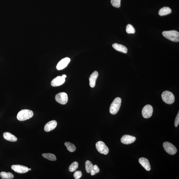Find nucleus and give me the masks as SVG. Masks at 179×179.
I'll return each mask as SVG.
<instances>
[{
    "label": "nucleus",
    "mask_w": 179,
    "mask_h": 179,
    "mask_svg": "<svg viewBox=\"0 0 179 179\" xmlns=\"http://www.w3.org/2000/svg\"><path fill=\"white\" fill-rule=\"evenodd\" d=\"M31 169H29V171H31Z\"/></svg>",
    "instance_id": "30"
},
{
    "label": "nucleus",
    "mask_w": 179,
    "mask_h": 179,
    "mask_svg": "<svg viewBox=\"0 0 179 179\" xmlns=\"http://www.w3.org/2000/svg\"><path fill=\"white\" fill-rule=\"evenodd\" d=\"M55 99L57 102L62 105H65L68 100L67 94L64 92L60 93L55 96Z\"/></svg>",
    "instance_id": "7"
},
{
    "label": "nucleus",
    "mask_w": 179,
    "mask_h": 179,
    "mask_svg": "<svg viewBox=\"0 0 179 179\" xmlns=\"http://www.w3.org/2000/svg\"><path fill=\"white\" fill-rule=\"evenodd\" d=\"M171 13V10L168 7H164L161 8L159 12V15L161 16H163L168 15Z\"/></svg>",
    "instance_id": "18"
},
{
    "label": "nucleus",
    "mask_w": 179,
    "mask_h": 179,
    "mask_svg": "<svg viewBox=\"0 0 179 179\" xmlns=\"http://www.w3.org/2000/svg\"><path fill=\"white\" fill-rule=\"evenodd\" d=\"M164 37L174 42H178L179 33L177 31L171 30L164 31L162 33Z\"/></svg>",
    "instance_id": "2"
},
{
    "label": "nucleus",
    "mask_w": 179,
    "mask_h": 179,
    "mask_svg": "<svg viewBox=\"0 0 179 179\" xmlns=\"http://www.w3.org/2000/svg\"><path fill=\"white\" fill-rule=\"evenodd\" d=\"M34 115V113L32 110L24 109L21 110L17 115V119L20 121H24L30 119Z\"/></svg>",
    "instance_id": "1"
},
{
    "label": "nucleus",
    "mask_w": 179,
    "mask_h": 179,
    "mask_svg": "<svg viewBox=\"0 0 179 179\" xmlns=\"http://www.w3.org/2000/svg\"><path fill=\"white\" fill-rule=\"evenodd\" d=\"M139 162L140 164L146 170L150 171L151 170V166L148 159L145 158H141L139 159Z\"/></svg>",
    "instance_id": "15"
},
{
    "label": "nucleus",
    "mask_w": 179,
    "mask_h": 179,
    "mask_svg": "<svg viewBox=\"0 0 179 179\" xmlns=\"http://www.w3.org/2000/svg\"><path fill=\"white\" fill-rule=\"evenodd\" d=\"M98 76V73L97 71H95L91 74L89 78L90 86L91 87L94 88L96 85V82Z\"/></svg>",
    "instance_id": "14"
},
{
    "label": "nucleus",
    "mask_w": 179,
    "mask_h": 179,
    "mask_svg": "<svg viewBox=\"0 0 179 179\" xmlns=\"http://www.w3.org/2000/svg\"><path fill=\"white\" fill-rule=\"evenodd\" d=\"M42 156L45 159L51 161H55L57 160L56 156L55 155L51 153H43Z\"/></svg>",
    "instance_id": "20"
},
{
    "label": "nucleus",
    "mask_w": 179,
    "mask_h": 179,
    "mask_svg": "<svg viewBox=\"0 0 179 179\" xmlns=\"http://www.w3.org/2000/svg\"><path fill=\"white\" fill-rule=\"evenodd\" d=\"M112 6L116 8H119L120 6L121 0H111Z\"/></svg>",
    "instance_id": "26"
},
{
    "label": "nucleus",
    "mask_w": 179,
    "mask_h": 179,
    "mask_svg": "<svg viewBox=\"0 0 179 179\" xmlns=\"http://www.w3.org/2000/svg\"><path fill=\"white\" fill-rule=\"evenodd\" d=\"M82 176V173L80 171H76L74 174L73 176L76 179L80 178Z\"/></svg>",
    "instance_id": "27"
},
{
    "label": "nucleus",
    "mask_w": 179,
    "mask_h": 179,
    "mask_svg": "<svg viewBox=\"0 0 179 179\" xmlns=\"http://www.w3.org/2000/svg\"><path fill=\"white\" fill-rule=\"evenodd\" d=\"M57 125L56 121L53 120L48 122L45 125L44 130L47 132H50L54 129Z\"/></svg>",
    "instance_id": "13"
},
{
    "label": "nucleus",
    "mask_w": 179,
    "mask_h": 179,
    "mask_svg": "<svg viewBox=\"0 0 179 179\" xmlns=\"http://www.w3.org/2000/svg\"><path fill=\"white\" fill-rule=\"evenodd\" d=\"M153 113V108L152 106L147 105L144 106L142 110L143 117L145 118L150 117Z\"/></svg>",
    "instance_id": "8"
},
{
    "label": "nucleus",
    "mask_w": 179,
    "mask_h": 179,
    "mask_svg": "<svg viewBox=\"0 0 179 179\" xmlns=\"http://www.w3.org/2000/svg\"><path fill=\"white\" fill-rule=\"evenodd\" d=\"M11 169L15 172L19 173H27L29 171V168L27 167L19 165H13L11 166Z\"/></svg>",
    "instance_id": "9"
},
{
    "label": "nucleus",
    "mask_w": 179,
    "mask_h": 179,
    "mask_svg": "<svg viewBox=\"0 0 179 179\" xmlns=\"http://www.w3.org/2000/svg\"><path fill=\"white\" fill-rule=\"evenodd\" d=\"M93 165L90 161H87L85 162V169L87 173H90L92 169Z\"/></svg>",
    "instance_id": "22"
},
{
    "label": "nucleus",
    "mask_w": 179,
    "mask_h": 179,
    "mask_svg": "<svg viewBox=\"0 0 179 179\" xmlns=\"http://www.w3.org/2000/svg\"><path fill=\"white\" fill-rule=\"evenodd\" d=\"M3 136L5 139L11 142H16L17 140V138L14 135L8 132H4Z\"/></svg>",
    "instance_id": "17"
},
{
    "label": "nucleus",
    "mask_w": 179,
    "mask_h": 179,
    "mask_svg": "<svg viewBox=\"0 0 179 179\" xmlns=\"http://www.w3.org/2000/svg\"><path fill=\"white\" fill-rule=\"evenodd\" d=\"M162 97L164 102L168 104L173 103L175 101V96L171 92L168 91L163 92Z\"/></svg>",
    "instance_id": "4"
},
{
    "label": "nucleus",
    "mask_w": 179,
    "mask_h": 179,
    "mask_svg": "<svg viewBox=\"0 0 179 179\" xmlns=\"http://www.w3.org/2000/svg\"><path fill=\"white\" fill-rule=\"evenodd\" d=\"M136 138L131 135H123L121 139V141L122 143L125 144H129L136 141Z\"/></svg>",
    "instance_id": "11"
},
{
    "label": "nucleus",
    "mask_w": 179,
    "mask_h": 179,
    "mask_svg": "<svg viewBox=\"0 0 179 179\" xmlns=\"http://www.w3.org/2000/svg\"><path fill=\"white\" fill-rule=\"evenodd\" d=\"M70 62L71 59L69 57L64 58L58 63L56 67L57 69L59 71L64 69L67 66Z\"/></svg>",
    "instance_id": "10"
},
{
    "label": "nucleus",
    "mask_w": 179,
    "mask_h": 179,
    "mask_svg": "<svg viewBox=\"0 0 179 179\" xmlns=\"http://www.w3.org/2000/svg\"><path fill=\"white\" fill-rule=\"evenodd\" d=\"M100 172V169L98 167V166L96 164L93 166L92 169L91 171V175L92 176H94L96 173H98Z\"/></svg>",
    "instance_id": "24"
},
{
    "label": "nucleus",
    "mask_w": 179,
    "mask_h": 179,
    "mask_svg": "<svg viewBox=\"0 0 179 179\" xmlns=\"http://www.w3.org/2000/svg\"><path fill=\"white\" fill-rule=\"evenodd\" d=\"M163 146L164 150L169 154L174 155L177 152V149L176 147L170 142H164Z\"/></svg>",
    "instance_id": "6"
},
{
    "label": "nucleus",
    "mask_w": 179,
    "mask_h": 179,
    "mask_svg": "<svg viewBox=\"0 0 179 179\" xmlns=\"http://www.w3.org/2000/svg\"><path fill=\"white\" fill-rule=\"evenodd\" d=\"M121 103V99L119 97L115 99L110 106V112L111 114L112 115L117 114L120 110Z\"/></svg>",
    "instance_id": "3"
},
{
    "label": "nucleus",
    "mask_w": 179,
    "mask_h": 179,
    "mask_svg": "<svg viewBox=\"0 0 179 179\" xmlns=\"http://www.w3.org/2000/svg\"><path fill=\"white\" fill-rule=\"evenodd\" d=\"M62 76L63 77V78H65H65H66V75H65V74H63V75H62Z\"/></svg>",
    "instance_id": "29"
},
{
    "label": "nucleus",
    "mask_w": 179,
    "mask_h": 179,
    "mask_svg": "<svg viewBox=\"0 0 179 179\" xmlns=\"http://www.w3.org/2000/svg\"><path fill=\"white\" fill-rule=\"evenodd\" d=\"M179 123V112H178V114H177V116L176 117L175 122V127H177Z\"/></svg>",
    "instance_id": "28"
},
{
    "label": "nucleus",
    "mask_w": 179,
    "mask_h": 179,
    "mask_svg": "<svg viewBox=\"0 0 179 179\" xmlns=\"http://www.w3.org/2000/svg\"><path fill=\"white\" fill-rule=\"evenodd\" d=\"M112 46L115 50L124 53L125 54H127V49L124 45L118 44L117 43H115Z\"/></svg>",
    "instance_id": "16"
},
{
    "label": "nucleus",
    "mask_w": 179,
    "mask_h": 179,
    "mask_svg": "<svg viewBox=\"0 0 179 179\" xmlns=\"http://www.w3.org/2000/svg\"><path fill=\"white\" fill-rule=\"evenodd\" d=\"M78 163L76 162H74L69 166V170L71 172H73L76 171L78 169Z\"/></svg>",
    "instance_id": "23"
},
{
    "label": "nucleus",
    "mask_w": 179,
    "mask_h": 179,
    "mask_svg": "<svg viewBox=\"0 0 179 179\" xmlns=\"http://www.w3.org/2000/svg\"><path fill=\"white\" fill-rule=\"evenodd\" d=\"M96 147L98 151L101 154L107 155L109 152L108 148L103 141H99L96 144Z\"/></svg>",
    "instance_id": "5"
},
{
    "label": "nucleus",
    "mask_w": 179,
    "mask_h": 179,
    "mask_svg": "<svg viewBox=\"0 0 179 179\" xmlns=\"http://www.w3.org/2000/svg\"><path fill=\"white\" fill-rule=\"evenodd\" d=\"M65 145L67 148L68 150L73 152L76 150V148L74 145L69 142H66L64 143Z\"/></svg>",
    "instance_id": "21"
},
{
    "label": "nucleus",
    "mask_w": 179,
    "mask_h": 179,
    "mask_svg": "<svg viewBox=\"0 0 179 179\" xmlns=\"http://www.w3.org/2000/svg\"><path fill=\"white\" fill-rule=\"evenodd\" d=\"M0 176L2 179H11L14 177L13 174L11 173L2 171L0 173Z\"/></svg>",
    "instance_id": "19"
},
{
    "label": "nucleus",
    "mask_w": 179,
    "mask_h": 179,
    "mask_svg": "<svg viewBox=\"0 0 179 179\" xmlns=\"http://www.w3.org/2000/svg\"><path fill=\"white\" fill-rule=\"evenodd\" d=\"M65 79L62 76H58L51 82V85L53 87L59 86L62 85L65 82Z\"/></svg>",
    "instance_id": "12"
},
{
    "label": "nucleus",
    "mask_w": 179,
    "mask_h": 179,
    "mask_svg": "<svg viewBox=\"0 0 179 179\" xmlns=\"http://www.w3.org/2000/svg\"><path fill=\"white\" fill-rule=\"evenodd\" d=\"M126 32L128 34H134L135 32V30L132 25L128 24L127 26Z\"/></svg>",
    "instance_id": "25"
}]
</instances>
